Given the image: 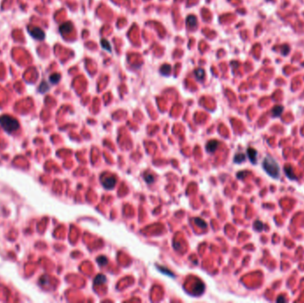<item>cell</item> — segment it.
<instances>
[{"mask_svg":"<svg viewBox=\"0 0 304 303\" xmlns=\"http://www.w3.org/2000/svg\"><path fill=\"white\" fill-rule=\"evenodd\" d=\"M262 168L268 175L272 179L277 180L280 177V166L277 160L270 155H267L263 159Z\"/></svg>","mask_w":304,"mask_h":303,"instance_id":"cell-1","label":"cell"},{"mask_svg":"<svg viewBox=\"0 0 304 303\" xmlns=\"http://www.w3.org/2000/svg\"><path fill=\"white\" fill-rule=\"evenodd\" d=\"M0 126L8 133H12L20 128L18 120L9 115H3L0 116Z\"/></svg>","mask_w":304,"mask_h":303,"instance_id":"cell-2","label":"cell"},{"mask_svg":"<svg viewBox=\"0 0 304 303\" xmlns=\"http://www.w3.org/2000/svg\"><path fill=\"white\" fill-rule=\"evenodd\" d=\"M29 33L33 38L37 39V40H43L46 34L43 30H41L40 28H32V29H29Z\"/></svg>","mask_w":304,"mask_h":303,"instance_id":"cell-3","label":"cell"},{"mask_svg":"<svg viewBox=\"0 0 304 303\" xmlns=\"http://www.w3.org/2000/svg\"><path fill=\"white\" fill-rule=\"evenodd\" d=\"M116 182H117V179L114 176H110V177L105 178L104 180L102 181V185L105 188H113L115 187Z\"/></svg>","mask_w":304,"mask_h":303,"instance_id":"cell-4","label":"cell"},{"mask_svg":"<svg viewBox=\"0 0 304 303\" xmlns=\"http://www.w3.org/2000/svg\"><path fill=\"white\" fill-rule=\"evenodd\" d=\"M247 157L249 158V160L251 161L252 164L255 165L257 164V150L252 149V148H248L247 150Z\"/></svg>","mask_w":304,"mask_h":303,"instance_id":"cell-5","label":"cell"},{"mask_svg":"<svg viewBox=\"0 0 304 303\" xmlns=\"http://www.w3.org/2000/svg\"><path fill=\"white\" fill-rule=\"evenodd\" d=\"M284 171H285V175L287 176L289 180L291 181H296L298 178L295 176V174L294 173V169L291 165H285V167L284 168Z\"/></svg>","mask_w":304,"mask_h":303,"instance_id":"cell-6","label":"cell"},{"mask_svg":"<svg viewBox=\"0 0 304 303\" xmlns=\"http://www.w3.org/2000/svg\"><path fill=\"white\" fill-rule=\"evenodd\" d=\"M73 29V26L70 22H66L62 24V26L60 27V32L62 34H67V33H69V32L72 30Z\"/></svg>","mask_w":304,"mask_h":303,"instance_id":"cell-7","label":"cell"},{"mask_svg":"<svg viewBox=\"0 0 304 303\" xmlns=\"http://www.w3.org/2000/svg\"><path fill=\"white\" fill-rule=\"evenodd\" d=\"M219 142L217 141H210L207 144H206V150L210 153H214L216 150L217 147H218Z\"/></svg>","mask_w":304,"mask_h":303,"instance_id":"cell-8","label":"cell"},{"mask_svg":"<svg viewBox=\"0 0 304 303\" xmlns=\"http://www.w3.org/2000/svg\"><path fill=\"white\" fill-rule=\"evenodd\" d=\"M271 112H272V116H274V117L279 116L283 112V107L282 106H276V107L273 108Z\"/></svg>","mask_w":304,"mask_h":303,"instance_id":"cell-9","label":"cell"},{"mask_svg":"<svg viewBox=\"0 0 304 303\" xmlns=\"http://www.w3.org/2000/svg\"><path fill=\"white\" fill-rule=\"evenodd\" d=\"M187 24L190 28H194L197 26V18L194 15H189L187 18Z\"/></svg>","mask_w":304,"mask_h":303,"instance_id":"cell-10","label":"cell"},{"mask_svg":"<svg viewBox=\"0 0 304 303\" xmlns=\"http://www.w3.org/2000/svg\"><path fill=\"white\" fill-rule=\"evenodd\" d=\"M171 66L169 64H164L161 68H160V71H161V74L164 75V76H166V75H169L170 72H171Z\"/></svg>","mask_w":304,"mask_h":303,"instance_id":"cell-11","label":"cell"},{"mask_svg":"<svg viewBox=\"0 0 304 303\" xmlns=\"http://www.w3.org/2000/svg\"><path fill=\"white\" fill-rule=\"evenodd\" d=\"M245 160H246V156H245V154H243V153L236 154V156H235V157H234V162L236 163V164H241V163L244 162Z\"/></svg>","mask_w":304,"mask_h":303,"instance_id":"cell-12","label":"cell"},{"mask_svg":"<svg viewBox=\"0 0 304 303\" xmlns=\"http://www.w3.org/2000/svg\"><path fill=\"white\" fill-rule=\"evenodd\" d=\"M195 76L198 80H203L204 78V70L203 68H198L195 70Z\"/></svg>","mask_w":304,"mask_h":303,"instance_id":"cell-13","label":"cell"},{"mask_svg":"<svg viewBox=\"0 0 304 303\" xmlns=\"http://www.w3.org/2000/svg\"><path fill=\"white\" fill-rule=\"evenodd\" d=\"M107 281V278L104 275H98L97 277H95V284H104Z\"/></svg>","mask_w":304,"mask_h":303,"instance_id":"cell-14","label":"cell"},{"mask_svg":"<svg viewBox=\"0 0 304 303\" xmlns=\"http://www.w3.org/2000/svg\"><path fill=\"white\" fill-rule=\"evenodd\" d=\"M60 78H61V75L60 74H57V73H55V74H52V75H51L50 76V82L52 83V84H57L58 82L60 81Z\"/></svg>","mask_w":304,"mask_h":303,"instance_id":"cell-15","label":"cell"},{"mask_svg":"<svg viewBox=\"0 0 304 303\" xmlns=\"http://www.w3.org/2000/svg\"><path fill=\"white\" fill-rule=\"evenodd\" d=\"M253 227H254V230L260 232V231H262V230H263V228H264V224L262 223L261 220H256V221L254 222V224H253Z\"/></svg>","mask_w":304,"mask_h":303,"instance_id":"cell-16","label":"cell"},{"mask_svg":"<svg viewBox=\"0 0 304 303\" xmlns=\"http://www.w3.org/2000/svg\"><path fill=\"white\" fill-rule=\"evenodd\" d=\"M195 223L198 225V226H199V227H202L203 229L207 228V224H206V222L204 221V219H199V218H196V219H195Z\"/></svg>","mask_w":304,"mask_h":303,"instance_id":"cell-17","label":"cell"},{"mask_svg":"<svg viewBox=\"0 0 304 303\" xmlns=\"http://www.w3.org/2000/svg\"><path fill=\"white\" fill-rule=\"evenodd\" d=\"M100 43H101V47H102L103 49L107 50V51H109V52H111V46H110V43L108 42L106 39H102V40L100 41Z\"/></svg>","mask_w":304,"mask_h":303,"instance_id":"cell-18","label":"cell"},{"mask_svg":"<svg viewBox=\"0 0 304 303\" xmlns=\"http://www.w3.org/2000/svg\"><path fill=\"white\" fill-rule=\"evenodd\" d=\"M48 90H49V86H48V84H46V82H42L41 84H40V86H39V88H38V91H39L40 93L44 94V93L47 92Z\"/></svg>","mask_w":304,"mask_h":303,"instance_id":"cell-19","label":"cell"},{"mask_svg":"<svg viewBox=\"0 0 304 303\" xmlns=\"http://www.w3.org/2000/svg\"><path fill=\"white\" fill-rule=\"evenodd\" d=\"M97 262L100 264V266H105L108 264V259L105 256H100L97 258Z\"/></svg>","mask_w":304,"mask_h":303,"instance_id":"cell-20","label":"cell"},{"mask_svg":"<svg viewBox=\"0 0 304 303\" xmlns=\"http://www.w3.org/2000/svg\"><path fill=\"white\" fill-rule=\"evenodd\" d=\"M145 180H146V181H147L148 183H151L153 182V181H154L153 176L150 175V174H149V176H146V177H145Z\"/></svg>","mask_w":304,"mask_h":303,"instance_id":"cell-21","label":"cell"},{"mask_svg":"<svg viewBox=\"0 0 304 303\" xmlns=\"http://www.w3.org/2000/svg\"><path fill=\"white\" fill-rule=\"evenodd\" d=\"M286 301V299L285 298L284 296H279L278 299H277V302H285Z\"/></svg>","mask_w":304,"mask_h":303,"instance_id":"cell-22","label":"cell"}]
</instances>
